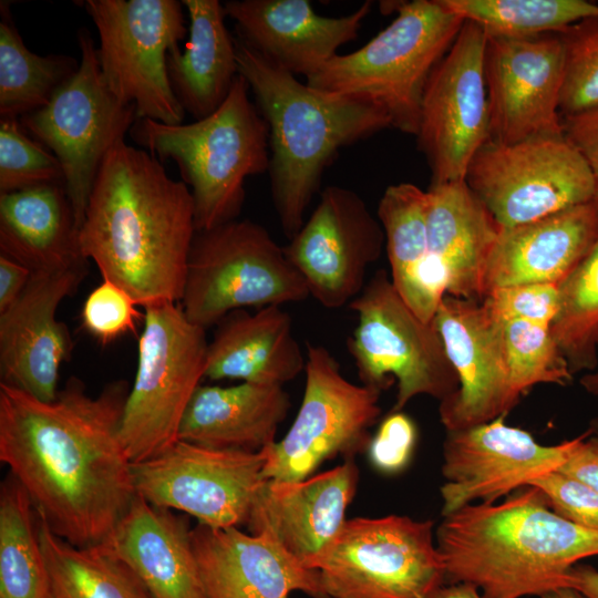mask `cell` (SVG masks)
I'll return each instance as SVG.
<instances>
[{"instance_id": "6da1fadb", "label": "cell", "mask_w": 598, "mask_h": 598, "mask_svg": "<svg viewBox=\"0 0 598 598\" xmlns=\"http://www.w3.org/2000/svg\"><path fill=\"white\" fill-rule=\"evenodd\" d=\"M124 380L97 395L71 377L53 401L0 382V461L38 515L79 547L104 544L136 497L120 436Z\"/></svg>"}, {"instance_id": "7a4b0ae2", "label": "cell", "mask_w": 598, "mask_h": 598, "mask_svg": "<svg viewBox=\"0 0 598 598\" xmlns=\"http://www.w3.org/2000/svg\"><path fill=\"white\" fill-rule=\"evenodd\" d=\"M192 193L143 148L117 141L96 176L79 240L102 279L146 307L181 301L196 234Z\"/></svg>"}, {"instance_id": "3957f363", "label": "cell", "mask_w": 598, "mask_h": 598, "mask_svg": "<svg viewBox=\"0 0 598 598\" xmlns=\"http://www.w3.org/2000/svg\"><path fill=\"white\" fill-rule=\"evenodd\" d=\"M442 517L435 540L446 584L473 585L484 598L542 597L567 587L579 560L598 556V529L557 515L534 486Z\"/></svg>"}, {"instance_id": "277c9868", "label": "cell", "mask_w": 598, "mask_h": 598, "mask_svg": "<svg viewBox=\"0 0 598 598\" xmlns=\"http://www.w3.org/2000/svg\"><path fill=\"white\" fill-rule=\"evenodd\" d=\"M238 73L247 81L269 131L272 203L287 238L305 223L326 167L346 146L391 127L373 102L301 83L243 39H235Z\"/></svg>"}, {"instance_id": "5b68a950", "label": "cell", "mask_w": 598, "mask_h": 598, "mask_svg": "<svg viewBox=\"0 0 598 598\" xmlns=\"http://www.w3.org/2000/svg\"><path fill=\"white\" fill-rule=\"evenodd\" d=\"M238 74L224 103L210 115L188 124L137 118L132 140L159 162L174 161L188 186L196 230L237 219L247 177L269 168V131Z\"/></svg>"}, {"instance_id": "8992f818", "label": "cell", "mask_w": 598, "mask_h": 598, "mask_svg": "<svg viewBox=\"0 0 598 598\" xmlns=\"http://www.w3.org/2000/svg\"><path fill=\"white\" fill-rule=\"evenodd\" d=\"M396 18L354 52L337 54L306 83L332 94L369 100L391 127L416 135L426 83L464 21L444 0L396 6Z\"/></svg>"}, {"instance_id": "52a82bcc", "label": "cell", "mask_w": 598, "mask_h": 598, "mask_svg": "<svg viewBox=\"0 0 598 598\" xmlns=\"http://www.w3.org/2000/svg\"><path fill=\"white\" fill-rule=\"evenodd\" d=\"M206 329L173 302L144 307L137 365L120 436L132 463L163 453L178 441L187 406L205 378Z\"/></svg>"}, {"instance_id": "ba28073f", "label": "cell", "mask_w": 598, "mask_h": 598, "mask_svg": "<svg viewBox=\"0 0 598 598\" xmlns=\"http://www.w3.org/2000/svg\"><path fill=\"white\" fill-rule=\"evenodd\" d=\"M307 285L267 229L249 219L195 234L181 308L204 329L246 307L308 298Z\"/></svg>"}, {"instance_id": "9c48e42d", "label": "cell", "mask_w": 598, "mask_h": 598, "mask_svg": "<svg viewBox=\"0 0 598 598\" xmlns=\"http://www.w3.org/2000/svg\"><path fill=\"white\" fill-rule=\"evenodd\" d=\"M329 598H433L446 584L434 522L347 519L313 566Z\"/></svg>"}, {"instance_id": "30bf717a", "label": "cell", "mask_w": 598, "mask_h": 598, "mask_svg": "<svg viewBox=\"0 0 598 598\" xmlns=\"http://www.w3.org/2000/svg\"><path fill=\"white\" fill-rule=\"evenodd\" d=\"M358 322L348 349L364 385L380 391L396 382L392 411L413 398L442 401L458 388L456 373L433 322L419 318L379 270L350 303Z\"/></svg>"}, {"instance_id": "8fae6325", "label": "cell", "mask_w": 598, "mask_h": 598, "mask_svg": "<svg viewBox=\"0 0 598 598\" xmlns=\"http://www.w3.org/2000/svg\"><path fill=\"white\" fill-rule=\"evenodd\" d=\"M99 34L96 49L102 76L137 118L182 124L185 111L168 74L167 59L185 39L182 1L86 0L83 2Z\"/></svg>"}, {"instance_id": "7c38bea8", "label": "cell", "mask_w": 598, "mask_h": 598, "mask_svg": "<svg viewBox=\"0 0 598 598\" xmlns=\"http://www.w3.org/2000/svg\"><path fill=\"white\" fill-rule=\"evenodd\" d=\"M81 52L76 72L42 109L21 117L24 132L51 151L64 173V189L79 230L102 166L113 145L137 120L134 105L121 103L106 85L95 43L86 29L78 32Z\"/></svg>"}, {"instance_id": "4fadbf2b", "label": "cell", "mask_w": 598, "mask_h": 598, "mask_svg": "<svg viewBox=\"0 0 598 598\" xmlns=\"http://www.w3.org/2000/svg\"><path fill=\"white\" fill-rule=\"evenodd\" d=\"M465 182L501 228L596 198L594 175L564 133L508 144L487 141L473 157Z\"/></svg>"}, {"instance_id": "5bb4252c", "label": "cell", "mask_w": 598, "mask_h": 598, "mask_svg": "<svg viewBox=\"0 0 598 598\" xmlns=\"http://www.w3.org/2000/svg\"><path fill=\"white\" fill-rule=\"evenodd\" d=\"M305 373L300 409L287 434L269 446L265 480L299 482L331 458H353L367 451L381 414V391L347 380L327 348L308 344Z\"/></svg>"}, {"instance_id": "9a60e30c", "label": "cell", "mask_w": 598, "mask_h": 598, "mask_svg": "<svg viewBox=\"0 0 598 598\" xmlns=\"http://www.w3.org/2000/svg\"><path fill=\"white\" fill-rule=\"evenodd\" d=\"M269 446L247 452L178 440L157 456L133 463L136 495L155 506L192 515L208 527L246 525L265 480Z\"/></svg>"}, {"instance_id": "2e32d148", "label": "cell", "mask_w": 598, "mask_h": 598, "mask_svg": "<svg viewBox=\"0 0 598 598\" xmlns=\"http://www.w3.org/2000/svg\"><path fill=\"white\" fill-rule=\"evenodd\" d=\"M485 44V31L464 21L426 83L415 136L431 184L464 181L473 157L489 141Z\"/></svg>"}, {"instance_id": "e0dca14e", "label": "cell", "mask_w": 598, "mask_h": 598, "mask_svg": "<svg viewBox=\"0 0 598 598\" xmlns=\"http://www.w3.org/2000/svg\"><path fill=\"white\" fill-rule=\"evenodd\" d=\"M506 415L471 427L446 431L443 442L442 516L476 503H495L558 470L582 434L555 445L505 422Z\"/></svg>"}, {"instance_id": "ac0fdd59", "label": "cell", "mask_w": 598, "mask_h": 598, "mask_svg": "<svg viewBox=\"0 0 598 598\" xmlns=\"http://www.w3.org/2000/svg\"><path fill=\"white\" fill-rule=\"evenodd\" d=\"M385 246L378 218L353 190L328 186L298 233L283 247L321 306L349 305L364 288L367 269Z\"/></svg>"}, {"instance_id": "d6986e66", "label": "cell", "mask_w": 598, "mask_h": 598, "mask_svg": "<svg viewBox=\"0 0 598 598\" xmlns=\"http://www.w3.org/2000/svg\"><path fill=\"white\" fill-rule=\"evenodd\" d=\"M563 74L564 51L558 33L486 35L484 76L489 141L508 144L563 134Z\"/></svg>"}, {"instance_id": "ffe728a7", "label": "cell", "mask_w": 598, "mask_h": 598, "mask_svg": "<svg viewBox=\"0 0 598 598\" xmlns=\"http://www.w3.org/2000/svg\"><path fill=\"white\" fill-rule=\"evenodd\" d=\"M433 323L458 381L457 390L440 401L445 430H462L507 415L520 395L511 381L503 322L482 302L445 295Z\"/></svg>"}, {"instance_id": "44dd1931", "label": "cell", "mask_w": 598, "mask_h": 598, "mask_svg": "<svg viewBox=\"0 0 598 598\" xmlns=\"http://www.w3.org/2000/svg\"><path fill=\"white\" fill-rule=\"evenodd\" d=\"M86 271L87 267L32 272L19 299L0 313L1 383L42 401L56 398L60 370L71 355L73 341L68 326L55 315Z\"/></svg>"}, {"instance_id": "7402d4cb", "label": "cell", "mask_w": 598, "mask_h": 598, "mask_svg": "<svg viewBox=\"0 0 598 598\" xmlns=\"http://www.w3.org/2000/svg\"><path fill=\"white\" fill-rule=\"evenodd\" d=\"M359 481L353 458L299 482L264 480L247 527L264 535L313 569L346 523V511Z\"/></svg>"}, {"instance_id": "603a6c76", "label": "cell", "mask_w": 598, "mask_h": 598, "mask_svg": "<svg viewBox=\"0 0 598 598\" xmlns=\"http://www.w3.org/2000/svg\"><path fill=\"white\" fill-rule=\"evenodd\" d=\"M190 540L208 598H289L297 590L329 598L319 571L267 536L198 524Z\"/></svg>"}, {"instance_id": "cb8c5ba5", "label": "cell", "mask_w": 598, "mask_h": 598, "mask_svg": "<svg viewBox=\"0 0 598 598\" xmlns=\"http://www.w3.org/2000/svg\"><path fill=\"white\" fill-rule=\"evenodd\" d=\"M371 1L342 17L318 14L308 0H230L224 3L227 17L237 25L238 37L267 60L296 75L318 72L357 38L370 13Z\"/></svg>"}, {"instance_id": "d4e9b609", "label": "cell", "mask_w": 598, "mask_h": 598, "mask_svg": "<svg viewBox=\"0 0 598 598\" xmlns=\"http://www.w3.org/2000/svg\"><path fill=\"white\" fill-rule=\"evenodd\" d=\"M598 241V199L501 228L487 260L484 296L522 283L559 285Z\"/></svg>"}, {"instance_id": "484cf974", "label": "cell", "mask_w": 598, "mask_h": 598, "mask_svg": "<svg viewBox=\"0 0 598 598\" xmlns=\"http://www.w3.org/2000/svg\"><path fill=\"white\" fill-rule=\"evenodd\" d=\"M104 545L153 598H208L185 517L136 495Z\"/></svg>"}, {"instance_id": "4316f807", "label": "cell", "mask_w": 598, "mask_h": 598, "mask_svg": "<svg viewBox=\"0 0 598 598\" xmlns=\"http://www.w3.org/2000/svg\"><path fill=\"white\" fill-rule=\"evenodd\" d=\"M426 193L429 254L444 275L446 295L482 302L501 227L465 179L431 184Z\"/></svg>"}, {"instance_id": "83f0119b", "label": "cell", "mask_w": 598, "mask_h": 598, "mask_svg": "<svg viewBox=\"0 0 598 598\" xmlns=\"http://www.w3.org/2000/svg\"><path fill=\"white\" fill-rule=\"evenodd\" d=\"M306 357L281 306L236 310L217 323L208 342L205 378L283 385L305 370Z\"/></svg>"}, {"instance_id": "f1b7e54d", "label": "cell", "mask_w": 598, "mask_h": 598, "mask_svg": "<svg viewBox=\"0 0 598 598\" xmlns=\"http://www.w3.org/2000/svg\"><path fill=\"white\" fill-rule=\"evenodd\" d=\"M290 406L282 385H199L182 420L178 440L213 448L258 452L276 442L277 429Z\"/></svg>"}, {"instance_id": "f546056e", "label": "cell", "mask_w": 598, "mask_h": 598, "mask_svg": "<svg viewBox=\"0 0 598 598\" xmlns=\"http://www.w3.org/2000/svg\"><path fill=\"white\" fill-rule=\"evenodd\" d=\"M79 233L63 184L0 194V255L31 272L87 267Z\"/></svg>"}, {"instance_id": "4dcf8cb0", "label": "cell", "mask_w": 598, "mask_h": 598, "mask_svg": "<svg viewBox=\"0 0 598 598\" xmlns=\"http://www.w3.org/2000/svg\"><path fill=\"white\" fill-rule=\"evenodd\" d=\"M377 214L393 287L419 318L433 322L446 283L429 254L426 190L412 183L391 185L380 198Z\"/></svg>"}, {"instance_id": "1f68e13d", "label": "cell", "mask_w": 598, "mask_h": 598, "mask_svg": "<svg viewBox=\"0 0 598 598\" xmlns=\"http://www.w3.org/2000/svg\"><path fill=\"white\" fill-rule=\"evenodd\" d=\"M189 18L185 49L168 55L174 93L195 120L214 113L227 99L238 73L235 39L218 0H182Z\"/></svg>"}, {"instance_id": "d6a6232c", "label": "cell", "mask_w": 598, "mask_h": 598, "mask_svg": "<svg viewBox=\"0 0 598 598\" xmlns=\"http://www.w3.org/2000/svg\"><path fill=\"white\" fill-rule=\"evenodd\" d=\"M38 518L51 598H153L132 569L104 544L74 546Z\"/></svg>"}, {"instance_id": "836d02e7", "label": "cell", "mask_w": 598, "mask_h": 598, "mask_svg": "<svg viewBox=\"0 0 598 598\" xmlns=\"http://www.w3.org/2000/svg\"><path fill=\"white\" fill-rule=\"evenodd\" d=\"M0 598H51L38 514L10 473L0 487Z\"/></svg>"}, {"instance_id": "e575fe53", "label": "cell", "mask_w": 598, "mask_h": 598, "mask_svg": "<svg viewBox=\"0 0 598 598\" xmlns=\"http://www.w3.org/2000/svg\"><path fill=\"white\" fill-rule=\"evenodd\" d=\"M0 12V115L18 118L45 106L76 72L80 61L70 55L33 53L6 2H1Z\"/></svg>"}, {"instance_id": "d590c367", "label": "cell", "mask_w": 598, "mask_h": 598, "mask_svg": "<svg viewBox=\"0 0 598 598\" xmlns=\"http://www.w3.org/2000/svg\"><path fill=\"white\" fill-rule=\"evenodd\" d=\"M463 21L478 24L489 37L526 38L558 33L598 16L586 0H444Z\"/></svg>"}, {"instance_id": "8d00e7d4", "label": "cell", "mask_w": 598, "mask_h": 598, "mask_svg": "<svg viewBox=\"0 0 598 598\" xmlns=\"http://www.w3.org/2000/svg\"><path fill=\"white\" fill-rule=\"evenodd\" d=\"M558 296L551 334L573 374L594 371L598 365V241L558 285Z\"/></svg>"}, {"instance_id": "74e56055", "label": "cell", "mask_w": 598, "mask_h": 598, "mask_svg": "<svg viewBox=\"0 0 598 598\" xmlns=\"http://www.w3.org/2000/svg\"><path fill=\"white\" fill-rule=\"evenodd\" d=\"M502 337L511 381L520 396L537 384L567 385L573 380L574 374L548 326L506 321Z\"/></svg>"}, {"instance_id": "f35d334b", "label": "cell", "mask_w": 598, "mask_h": 598, "mask_svg": "<svg viewBox=\"0 0 598 598\" xmlns=\"http://www.w3.org/2000/svg\"><path fill=\"white\" fill-rule=\"evenodd\" d=\"M564 51L561 117L598 106V16L558 32Z\"/></svg>"}, {"instance_id": "ab89813d", "label": "cell", "mask_w": 598, "mask_h": 598, "mask_svg": "<svg viewBox=\"0 0 598 598\" xmlns=\"http://www.w3.org/2000/svg\"><path fill=\"white\" fill-rule=\"evenodd\" d=\"M45 184H64L59 159L28 135L18 118H1L0 194Z\"/></svg>"}, {"instance_id": "60d3db41", "label": "cell", "mask_w": 598, "mask_h": 598, "mask_svg": "<svg viewBox=\"0 0 598 598\" xmlns=\"http://www.w3.org/2000/svg\"><path fill=\"white\" fill-rule=\"evenodd\" d=\"M140 305L122 287L102 279L86 297L81 320L84 330L102 344L111 343L122 336L134 332L144 320Z\"/></svg>"}, {"instance_id": "b9f144b4", "label": "cell", "mask_w": 598, "mask_h": 598, "mask_svg": "<svg viewBox=\"0 0 598 598\" xmlns=\"http://www.w3.org/2000/svg\"><path fill=\"white\" fill-rule=\"evenodd\" d=\"M558 301V285L522 283L492 289L482 305L501 322L523 320L550 327Z\"/></svg>"}, {"instance_id": "7bdbcfd3", "label": "cell", "mask_w": 598, "mask_h": 598, "mask_svg": "<svg viewBox=\"0 0 598 598\" xmlns=\"http://www.w3.org/2000/svg\"><path fill=\"white\" fill-rule=\"evenodd\" d=\"M548 506L560 517L589 529H598V492L559 470L534 480Z\"/></svg>"}, {"instance_id": "ee69618b", "label": "cell", "mask_w": 598, "mask_h": 598, "mask_svg": "<svg viewBox=\"0 0 598 598\" xmlns=\"http://www.w3.org/2000/svg\"><path fill=\"white\" fill-rule=\"evenodd\" d=\"M417 440L414 421L402 411H392L380 423L367 448L373 467L385 475L404 471Z\"/></svg>"}, {"instance_id": "f6af8a7d", "label": "cell", "mask_w": 598, "mask_h": 598, "mask_svg": "<svg viewBox=\"0 0 598 598\" xmlns=\"http://www.w3.org/2000/svg\"><path fill=\"white\" fill-rule=\"evenodd\" d=\"M561 125L565 136L580 152L594 175L598 199V106L561 117Z\"/></svg>"}, {"instance_id": "bcb514c9", "label": "cell", "mask_w": 598, "mask_h": 598, "mask_svg": "<svg viewBox=\"0 0 598 598\" xmlns=\"http://www.w3.org/2000/svg\"><path fill=\"white\" fill-rule=\"evenodd\" d=\"M558 470L598 492V437L590 430L582 433L579 443Z\"/></svg>"}, {"instance_id": "7dc6e473", "label": "cell", "mask_w": 598, "mask_h": 598, "mask_svg": "<svg viewBox=\"0 0 598 598\" xmlns=\"http://www.w3.org/2000/svg\"><path fill=\"white\" fill-rule=\"evenodd\" d=\"M31 275V270L23 265L0 255V313L19 299Z\"/></svg>"}, {"instance_id": "c3c4849f", "label": "cell", "mask_w": 598, "mask_h": 598, "mask_svg": "<svg viewBox=\"0 0 598 598\" xmlns=\"http://www.w3.org/2000/svg\"><path fill=\"white\" fill-rule=\"evenodd\" d=\"M567 587L584 598H598V570L588 565L574 566L568 574Z\"/></svg>"}, {"instance_id": "681fc988", "label": "cell", "mask_w": 598, "mask_h": 598, "mask_svg": "<svg viewBox=\"0 0 598 598\" xmlns=\"http://www.w3.org/2000/svg\"><path fill=\"white\" fill-rule=\"evenodd\" d=\"M433 598H484L481 591L470 584H445Z\"/></svg>"}, {"instance_id": "f907efd6", "label": "cell", "mask_w": 598, "mask_h": 598, "mask_svg": "<svg viewBox=\"0 0 598 598\" xmlns=\"http://www.w3.org/2000/svg\"><path fill=\"white\" fill-rule=\"evenodd\" d=\"M580 385L587 393L598 396V368L585 373L580 379Z\"/></svg>"}, {"instance_id": "816d5d0a", "label": "cell", "mask_w": 598, "mask_h": 598, "mask_svg": "<svg viewBox=\"0 0 598 598\" xmlns=\"http://www.w3.org/2000/svg\"><path fill=\"white\" fill-rule=\"evenodd\" d=\"M540 598H584L573 588L564 587L543 595Z\"/></svg>"}, {"instance_id": "f5cc1de1", "label": "cell", "mask_w": 598, "mask_h": 598, "mask_svg": "<svg viewBox=\"0 0 598 598\" xmlns=\"http://www.w3.org/2000/svg\"><path fill=\"white\" fill-rule=\"evenodd\" d=\"M591 434L598 437V419L594 421L591 427L589 429Z\"/></svg>"}]
</instances>
